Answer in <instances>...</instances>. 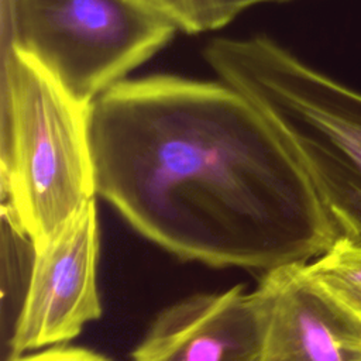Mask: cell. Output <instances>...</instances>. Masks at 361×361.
Listing matches in <instances>:
<instances>
[{
    "instance_id": "1",
    "label": "cell",
    "mask_w": 361,
    "mask_h": 361,
    "mask_svg": "<svg viewBox=\"0 0 361 361\" xmlns=\"http://www.w3.org/2000/svg\"><path fill=\"white\" fill-rule=\"evenodd\" d=\"M96 189L172 255L261 275L340 237L286 131L221 80L124 79L90 106Z\"/></svg>"
},
{
    "instance_id": "2",
    "label": "cell",
    "mask_w": 361,
    "mask_h": 361,
    "mask_svg": "<svg viewBox=\"0 0 361 361\" xmlns=\"http://www.w3.org/2000/svg\"><path fill=\"white\" fill-rule=\"evenodd\" d=\"M203 56L293 141L338 237L361 245V90L267 35L219 37Z\"/></svg>"
},
{
    "instance_id": "3",
    "label": "cell",
    "mask_w": 361,
    "mask_h": 361,
    "mask_svg": "<svg viewBox=\"0 0 361 361\" xmlns=\"http://www.w3.org/2000/svg\"><path fill=\"white\" fill-rule=\"evenodd\" d=\"M3 214L35 251L96 199L90 106L1 41Z\"/></svg>"
},
{
    "instance_id": "4",
    "label": "cell",
    "mask_w": 361,
    "mask_h": 361,
    "mask_svg": "<svg viewBox=\"0 0 361 361\" xmlns=\"http://www.w3.org/2000/svg\"><path fill=\"white\" fill-rule=\"evenodd\" d=\"M176 30L147 0H1V41L87 106L159 52Z\"/></svg>"
},
{
    "instance_id": "5",
    "label": "cell",
    "mask_w": 361,
    "mask_h": 361,
    "mask_svg": "<svg viewBox=\"0 0 361 361\" xmlns=\"http://www.w3.org/2000/svg\"><path fill=\"white\" fill-rule=\"evenodd\" d=\"M99 248L94 199L32 251L25 295L10 338L11 354L65 344L102 316Z\"/></svg>"
},
{
    "instance_id": "6",
    "label": "cell",
    "mask_w": 361,
    "mask_h": 361,
    "mask_svg": "<svg viewBox=\"0 0 361 361\" xmlns=\"http://www.w3.org/2000/svg\"><path fill=\"white\" fill-rule=\"evenodd\" d=\"M265 310L257 289L234 285L196 293L162 309L134 348L133 361H259Z\"/></svg>"
},
{
    "instance_id": "7",
    "label": "cell",
    "mask_w": 361,
    "mask_h": 361,
    "mask_svg": "<svg viewBox=\"0 0 361 361\" xmlns=\"http://www.w3.org/2000/svg\"><path fill=\"white\" fill-rule=\"evenodd\" d=\"M265 310L259 361H361V317L340 303L305 264L261 275Z\"/></svg>"
},
{
    "instance_id": "8",
    "label": "cell",
    "mask_w": 361,
    "mask_h": 361,
    "mask_svg": "<svg viewBox=\"0 0 361 361\" xmlns=\"http://www.w3.org/2000/svg\"><path fill=\"white\" fill-rule=\"evenodd\" d=\"M305 268L319 285L361 317V245L338 238Z\"/></svg>"
},
{
    "instance_id": "9",
    "label": "cell",
    "mask_w": 361,
    "mask_h": 361,
    "mask_svg": "<svg viewBox=\"0 0 361 361\" xmlns=\"http://www.w3.org/2000/svg\"><path fill=\"white\" fill-rule=\"evenodd\" d=\"M288 0H199L193 11L188 34L206 32L227 25L244 10L262 4Z\"/></svg>"
},
{
    "instance_id": "10",
    "label": "cell",
    "mask_w": 361,
    "mask_h": 361,
    "mask_svg": "<svg viewBox=\"0 0 361 361\" xmlns=\"http://www.w3.org/2000/svg\"><path fill=\"white\" fill-rule=\"evenodd\" d=\"M8 361H111L109 357L85 347L56 344L23 354H11Z\"/></svg>"
},
{
    "instance_id": "11",
    "label": "cell",
    "mask_w": 361,
    "mask_h": 361,
    "mask_svg": "<svg viewBox=\"0 0 361 361\" xmlns=\"http://www.w3.org/2000/svg\"><path fill=\"white\" fill-rule=\"evenodd\" d=\"M147 1L152 4L155 8H158L161 13L168 16L176 24L178 30L188 32L193 11L199 0H147Z\"/></svg>"
}]
</instances>
